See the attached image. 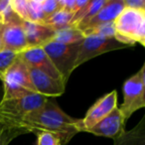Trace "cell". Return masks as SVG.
Here are the masks:
<instances>
[{
  "mask_svg": "<svg viewBox=\"0 0 145 145\" xmlns=\"http://www.w3.org/2000/svg\"><path fill=\"white\" fill-rule=\"evenodd\" d=\"M125 8L134 9V10H145L144 0H123Z\"/></svg>",
  "mask_w": 145,
  "mask_h": 145,
  "instance_id": "24",
  "label": "cell"
},
{
  "mask_svg": "<svg viewBox=\"0 0 145 145\" xmlns=\"http://www.w3.org/2000/svg\"><path fill=\"white\" fill-rule=\"evenodd\" d=\"M126 48H129V46L118 42L115 38H105L93 35L87 36L80 44L79 54L76 61L75 68L77 69L88 61L105 53Z\"/></svg>",
  "mask_w": 145,
  "mask_h": 145,
  "instance_id": "8",
  "label": "cell"
},
{
  "mask_svg": "<svg viewBox=\"0 0 145 145\" xmlns=\"http://www.w3.org/2000/svg\"><path fill=\"white\" fill-rule=\"evenodd\" d=\"M124 8L125 6L123 0H106V3L99 11V13L81 31L88 28H93V27L99 26L101 24L114 23V21L116 20V18Z\"/></svg>",
  "mask_w": 145,
  "mask_h": 145,
  "instance_id": "15",
  "label": "cell"
},
{
  "mask_svg": "<svg viewBox=\"0 0 145 145\" xmlns=\"http://www.w3.org/2000/svg\"><path fill=\"white\" fill-rule=\"evenodd\" d=\"M84 38L85 37L81 30H79L76 27L70 26L62 30L56 31L53 37V41L65 45H75L82 43Z\"/></svg>",
  "mask_w": 145,
  "mask_h": 145,
  "instance_id": "18",
  "label": "cell"
},
{
  "mask_svg": "<svg viewBox=\"0 0 145 145\" xmlns=\"http://www.w3.org/2000/svg\"><path fill=\"white\" fill-rule=\"evenodd\" d=\"M1 23H2V14H0V51L4 49L3 46V40H2V30H1Z\"/></svg>",
  "mask_w": 145,
  "mask_h": 145,
  "instance_id": "26",
  "label": "cell"
},
{
  "mask_svg": "<svg viewBox=\"0 0 145 145\" xmlns=\"http://www.w3.org/2000/svg\"><path fill=\"white\" fill-rule=\"evenodd\" d=\"M114 27L118 42L129 47L135 43L145 46V10L124 8L114 21Z\"/></svg>",
  "mask_w": 145,
  "mask_h": 145,
  "instance_id": "2",
  "label": "cell"
},
{
  "mask_svg": "<svg viewBox=\"0 0 145 145\" xmlns=\"http://www.w3.org/2000/svg\"><path fill=\"white\" fill-rule=\"evenodd\" d=\"M123 103L118 107L125 122L139 109L145 106V64L123 84Z\"/></svg>",
  "mask_w": 145,
  "mask_h": 145,
  "instance_id": "5",
  "label": "cell"
},
{
  "mask_svg": "<svg viewBox=\"0 0 145 145\" xmlns=\"http://www.w3.org/2000/svg\"><path fill=\"white\" fill-rule=\"evenodd\" d=\"M117 107V93L112 91L97 99L87 111L83 119L78 120L79 132H86L88 129L95 126L101 119L106 117L113 109Z\"/></svg>",
  "mask_w": 145,
  "mask_h": 145,
  "instance_id": "9",
  "label": "cell"
},
{
  "mask_svg": "<svg viewBox=\"0 0 145 145\" xmlns=\"http://www.w3.org/2000/svg\"><path fill=\"white\" fill-rule=\"evenodd\" d=\"M1 30L4 49L20 53L28 48L22 19L12 10L11 6L2 14Z\"/></svg>",
  "mask_w": 145,
  "mask_h": 145,
  "instance_id": "7",
  "label": "cell"
},
{
  "mask_svg": "<svg viewBox=\"0 0 145 145\" xmlns=\"http://www.w3.org/2000/svg\"><path fill=\"white\" fill-rule=\"evenodd\" d=\"M80 44L65 45L52 40L42 46L66 84L72 72L76 70L75 65L79 54Z\"/></svg>",
  "mask_w": 145,
  "mask_h": 145,
  "instance_id": "6",
  "label": "cell"
},
{
  "mask_svg": "<svg viewBox=\"0 0 145 145\" xmlns=\"http://www.w3.org/2000/svg\"><path fill=\"white\" fill-rule=\"evenodd\" d=\"M31 83L37 93L48 99L62 95L66 91V83L62 80L50 77L45 72L33 68H29Z\"/></svg>",
  "mask_w": 145,
  "mask_h": 145,
  "instance_id": "11",
  "label": "cell"
},
{
  "mask_svg": "<svg viewBox=\"0 0 145 145\" xmlns=\"http://www.w3.org/2000/svg\"><path fill=\"white\" fill-rule=\"evenodd\" d=\"M72 16H74V13L60 8L57 12L51 15L49 18H47L42 24L56 32V31L62 30L67 27H70Z\"/></svg>",
  "mask_w": 145,
  "mask_h": 145,
  "instance_id": "17",
  "label": "cell"
},
{
  "mask_svg": "<svg viewBox=\"0 0 145 145\" xmlns=\"http://www.w3.org/2000/svg\"><path fill=\"white\" fill-rule=\"evenodd\" d=\"M23 29L28 47L43 46L53 40L55 31L40 23L27 22L22 20Z\"/></svg>",
  "mask_w": 145,
  "mask_h": 145,
  "instance_id": "14",
  "label": "cell"
},
{
  "mask_svg": "<svg viewBox=\"0 0 145 145\" xmlns=\"http://www.w3.org/2000/svg\"><path fill=\"white\" fill-rule=\"evenodd\" d=\"M3 99V87L0 86V103L2 101ZM0 120H1V117H0Z\"/></svg>",
  "mask_w": 145,
  "mask_h": 145,
  "instance_id": "27",
  "label": "cell"
},
{
  "mask_svg": "<svg viewBox=\"0 0 145 145\" xmlns=\"http://www.w3.org/2000/svg\"><path fill=\"white\" fill-rule=\"evenodd\" d=\"M17 57H18V53L13 52V51H9L6 49L0 51V81H1L3 74L13 64Z\"/></svg>",
  "mask_w": 145,
  "mask_h": 145,
  "instance_id": "21",
  "label": "cell"
},
{
  "mask_svg": "<svg viewBox=\"0 0 145 145\" xmlns=\"http://www.w3.org/2000/svg\"><path fill=\"white\" fill-rule=\"evenodd\" d=\"M10 7V0H0V14H3Z\"/></svg>",
  "mask_w": 145,
  "mask_h": 145,
  "instance_id": "25",
  "label": "cell"
},
{
  "mask_svg": "<svg viewBox=\"0 0 145 145\" xmlns=\"http://www.w3.org/2000/svg\"><path fill=\"white\" fill-rule=\"evenodd\" d=\"M25 133L29 132L23 127L9 123L3 119L0 120V145H8L16 137Z\"/></svg>",
  "mask_w": 145,
  "mask_h": 145,
  "instance_id": "19",
  "label": "cell"
},
{
  "mask_svg": "<svg viewBox=\"0 0 145 145\" xmlns=\"http://www.w3.org/2000/svg\"><path fill=\"white\" fill-rule=\"evenodd\" d=\"M12 10L27 22L40 23L46 20L41 7V0H10Z\"/></svg>",
  "mask_w": 145,
  "mask_h": 145,
  "instance_id": "13",
  "label": "cell"
},
{
  "mask_svg": "<svg viewBox=\"0 0 145 145\" xmlns=\"http://www.w3.org/2000/svg\"><path fill=\"white\" fill-rule=\"evenodd\" d=\"M0 82L3 87V101L37 93L31 83L29 68L19 57L3 74Z\"/></svg>",
  "mask_w": 145,
  "mask_h": 145,
  "instance_id": "3",
  "label": "cell"
},
{
  "mask_svg": "<svg viewBox=\"0 0 145 145\" xmlns=\"http://www.w3.org/2000/svg\"><path fill=\"white\" fill-rule=\"evenodd\" d=\"M41 7L47 19L60 9L59 0H41Z\"/></svg>",
  "mask_w": 145,
  "mask_h": 145,
  "instance_id": "23",
  "label": "cell"
},
{
  "mask_svg": "<svg viewBox=\"0 0 145 145\" xmlns=\"http://www.w3.org/2000/svg\"><path fill=\"white\" fill-rule=\"evenodd\" d=\"M125 130V120L118 107L113 109L106 117L101 119L99 123L88 129L86 132L97 136L107 137L115 139Z\"/></svg>",
  "mask_w": 145,
  "mask_h": 145,
  "instance_id": "12",
  "label": "cell"
},
{
  "mask_svg": "<svg viewBox=\"0 0 145 145\" xmlns=\"http://www.w3.org/2000/svg\"><path fill=\"white\" fill-rule=\"evenodd\" d=\"M113 145H145V116L130 130H124L117 138L113 139Z\"/></svg>",
  "mask_w": 145,
  "mask_h": 145,
  "instance_id": "16",
  "label": "cell"
},
{
  "mask_svg": "<svg viewBox=\"0 0 145 145\" xmlns=\"http://www.w3.org/2000/svg\"><path fill=\"white\" fill-rule=\"evenodd\" d=\"M18 57L26 64L28 68L36 69L54 79L63 81L60 72L55 68L52 61L50 60L42 46L28 47L22 52L18 53Z\"/></svg>",
  "mask_w": 145,
  "mask_h": 145,
  "instance_id": "10",
  "label": "cell"
},
{
  "mask_svg": "<svg viewBox=\"0 0 145 145\" xmlns=\"http://www.w3.org/2000/svg\"><path fill=\"white\" fill-rule=\"evenodd\" d=\"M47 99L48 97L39 93L6 101L2 99L0 103V117L7 122L22 127L20 125L22 119L31 112L44 106Z\"/></svg>",
  "mask_w": 145,
  "mask_h": 145,
  "instance_id": "4",
  "label": "cell"
},
{
  "mask_svg": "<svg viewBox=\"0 0 145 145\" xmlns=\"http://www.w3.org/2000/svg\"><path fill=\"white\" fill-rule=\"evenodd\" d=\"M84 37L87 36H99L105 37V38H115V27L114 23H107V24H101L99 26L93 27V28H88L82 31Z\"/></svg>",
  "mask_w": 145,
  "mask_h": 145,
  "instance_id": "20",
  "label": "cell"
},
{
  "mask_svg": "<svg viewBox=\"0 0 145 145\" xmlns=\"http://www.w3.org/2000/svg\"><path fill=\"white\" fill-rule=\"evenodd\" d=\"M78 120L67 114L52 99H48L44 106L25 116L20 125L28 132L48 131L57 135L62 144H67L77 133Z\"/></svg>",
  "mask_w": 145,
  "mask_h": 145,
  "instance_id": "1",
  "label": "cell"
},
{
  "mask_svg": "<svg viewBox=\"0 0 145 145\" xmlns=\"http://www.w3.org/2000/svg\"><path fill=\"white\" fill-rule=\"evenodd\" d=\"M37 135V145H62L61 139L48 131H40Z\"/></svg>",
  "mask_w": 145,
  "mask_h": 145,
  "instance_id": "22",
  "label": "cell"
}]
</instances>
